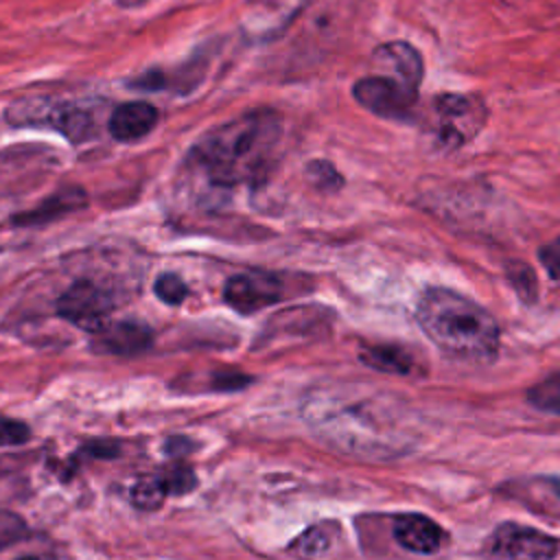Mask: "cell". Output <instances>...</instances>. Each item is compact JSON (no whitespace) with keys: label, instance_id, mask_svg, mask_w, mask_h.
<instances>
[{"label":"cell","instance_id":"cell-23","mask_svg":"<svg viewBox=\"0 0 560 560\" xmlns=\"http://www.w3.org/2000/svg\"><path fill=\"white\" fill-rule=\"evenodd\" d=\"M26 536V523L11 512H0V551Z\"/></svg>","mask_w":560,"mask_h":560},{"label":"cell","instance_id":"cell-9","mask_svg":"<svg viewBox=\"0 0 560 560\" xmlns=\"http://www.w3.org/2000/svg\"><path fill=\"white\" fill-rule=\"evenodd\" d=\"M280 298H282L280 280L262 271H247V273L232 276L223 289V300L243 315L271 306Z\"/></svg>","mask_w":560,"mask_h":560},{"label":"cell","instance_id":"cell-15","mask_svg":"<svg viewBox=\"0 0 560 560\" xmlns=\"http://www.w3.org/2000/svg\"><path fill=\"white\" fill-rule=\"evenodd\" d=\"M341 547V529L337 523H315L302 532L293 542V553L306 560H330Z\"/></svg>","mask_w":560,"mask_h":560},{"label":"cell","instance_id":"cell-11","mask_svg":"<svg viewBox=\"0 0 560 560\" xmlns=\"http://www.w3.org/2000/svg\"><path fill=\"white\" fill-rule=\"evenodd\" d=\"M374 63L381 74L396 79L398 83L407 85L409 90L418 92L422 81V57L420 52L407 42H389L374 50Z\"/></svg>","mask_w":560,"mask_h":560},{"label":"cell","instance_id":"cell-6","mask_svg":"<svg viewBox=\"0 0 560 560\" xmlns=\"http://www.w3.org/2000/svg\"><path fill=\"white\" fill-rule=\"evenodd\" d=\"M114 308L112 295L92 280L72 282L57 300V313L88 332H98L109 324Z\"/></svg>","mask_w":560,"mask_h":560},{"label":"cell","instance_id":"cell-18","mask_svg":"<svg viewBox=\"0 0 560 560\" xmlns=\"http://www.w3.org/2000/svg\"><path fill=\"white\" fill-rule=\"evenodd\" d=\"M166 490L162 486V481L155 477H147V479H140L133 488H131V503L138 508V510H158L164 499H166Z\"/></svg>","mask_w":560,"mask_h":560},{"label":"cell","instance_id":"cell-24","mask_svg":"<svg viewBox=\"0 0 560 560\" xmlns=\"http://www.w3.org/2000/svg\"><path fill=\"white\" fill-rule=\"evenodd\" d=\"M31 438V429L13 418L0 416V446H18Z\"/></svg>","mask_w":560,"mask_h":560},{"label":"cell","instance_id":"cell-17","mask_svg":"<svg viewBox=\"0 0 560 560\" xmlns=\"http://www.w3.org/2000/svg\"><path fill=\"white\" fill-rule=\"evenodd\" d=\"M527 402L545 413L560 416V374H551L536 385H532L527 392Z\"/></svg>","mask_w":560,"mask_h":560},{"label":"cell","instance_id":"cell-19","mask_svg":"<svg viewBox=\"0 0 560 560\" xmlns=\"http://www.w3.org/2000/svg\"><path fill=\"white\" fill-rule=\"evenodd\" d=\"M158 479L162 481L166 494H188L197 486L195 472L188 466H184V464L168 466L166 470L158 472Z\"/></svg>","mask_w":560,"mask_h":560},{"label":"cell","instance_id":"cell-13","mask_svg":"<svg viewBox=\"0 0 560 560\" xmlns=\"http://www.w3.org/2000/svg\"><path fill=\"white\" fill-rule=\"evenodd\" d=\"M394 538L396 542L413 553H424L431 556L440 551L444 542V532L442 527L431 521L424 514H400L394 521Z\"/></svg>","mask_w":560,"mask_h":560},{"label":"cell","instance_id":"cell-27","mask_svg":"<svg viewBox=\"0 0 560 560\" xmlns=\"http://www.w3.org/2000/svg\"><path fill=\"white\" fill-rule=\"evenodd\" d=\"M120 4H125V7H136V4H142V2H147V0H118Z\"/></svg>","mask_w":560,"mask_h":560},{"label":"cell","instance_id":"cell-21","mask_svg":"<svg viewBox=\"0 0 560 560\" xmlns=\"http://www.w3.org/2000/svg\"><path fill=\"white\" fill-rule=\"evenodd\" d=\"M508 278H510L512 287L516 289V293L525 302H534L536 300V276H534L532 267H527L523 262H512L508 267Z\"/></svg>","mask_w":560,"mask_h":560},{"label":"cell","instance_id":"cell-14","mask_svg":"<svg viewBox=\"0 0 560 560\" xmlns=\"http://www.w3.org/2000/svg\"><path fill=\"white\" fill-rule=\"evenodd\" d=\"M88 203V195L79 186H63L61 190L46 197L42 203H37L33 210L22 212L13 219L15 225H42L55 219H61L70 212H77Z\"/></svg>","mask_w":560,"mask_h":560},{"label":"cell","instance_id":"cell-25","mask_svg":"<svg viewBox=\"0 0 560 560\" xmlns=\"http://www.w3.org/2000/svg\"><path fill=\"white\" fill-rule=\"evenodd\" d=\"M538 256H540V262H542V267L547 269V273H549L556 282H560V236L553 238L551 243L542 245L540 252H538Z\"/></svg>","mask_w":560,"mask_h":560},{"label":"cell","instance_id":"cell-12","mask_svg":"<svg viewBox=\"0 0 560 560\" xmlns=\"http://www.w3.org/2000/svg\"><path fill=\"white\" fill-rule=\"evenodd\" d=\"M160 120V112L155 105L147 101H129L120 103L107 122L109 136L118 142H138L153 131Z\"/></svg>","mask_w":560,"mask_h":560},{"label":"cell","instance_id":"cell-22","mask_svg":"<svg viewBox=\"0 0 560 560\" xmlns=\"http://www.w3.org/2000/svg\"><path fill=\"white\" fill-rule=\"evenodd\" d=\"M306 173H308L311 182H313L317 188H322V190H337V188L343 184V179H341V175L337 173V168H335L330 162H326V160H315V162H311V164L306 166Z\"/></svg>","mask_w":560,"mask_h":560},{"label":"cell","instance_id":"cell-16","mask_svg":"<svg viewBox=\"0 0 560 560\" xmlns=\"http://www.w3.org/2000/svg\"><path fill=\"white\" fill-rule=\"evenodd\" d=\"M361 361L378 372L387 374H400L407 376L416 370V359L400 346L394 343H381V346H365L359 352Z\"/></svg>","mask_w":560,"mask_h":560},{"label":"cell","instance_id":"cell-2","mask_svg":"<svg viewBox=\"0 0 560 560\" xmlns=\"http://www.w3.org/2000/svg\"><path fill=\"white\" fill-rule=\"evenodd\" d=\"M282 133L280 112L256 107L201 133L190 158L214 186L254 184L271 171Z\"/></svg>","mask_w":560,"mask_h":560},{"label":"cell","instance_id":"cell-26","mask_svg":"<svg viewBox=\"0 0 560 560\" xmlns=\"http://www.w3.org/2000/svg\"><path fill=\"white\" fill-rule=\"evenodd\" d=\"M164 451L173 457H179V455H186V453L195 451V442H190L188 438H171V440H166Z\"/></svg>","mask_w":560,"mask_h":560},{"label":"cell","instance_id":"cell-4","mask_svg":"<svg viewBox=\"0 0 560 560\" xmlns=\"http://www.w3.org/2000/svg\"><path fill=\"white\" fill-rule=\"evenodd\" d=\"M488 120V107L477 94L446 92L431 101L429 131L440 149H459L477 138Z\"/></svg>","mask_w":560,"mask_h":560},{"label":"cell","instance_id":"cell-1","mask_svg":"<svg viewBox=\"0 0 560 560\" xmlns=\"http://www.w3.org/2000/svg\"><path fill=\"white\" fill-rule=\"evenodd\" d=\"M304 418L322 442L361 459H396L418 440L398 398L354 383H335L311 392Z\"/></svg>","mask_w":560,"mask_h":560},{"label":"cell","instance_id":"cell-10","mask_svg":"<svg viewBox=\"0 0 560 560\" xmlns=\"http://www.w3.org/2000/svg\"><path fill=\"white\" fill-rule=\"evenodd\" d=\"M153 343V332L147 324L136 319L109 322L96 332L98 352L114 357H138L147 352Z\"/></svg>","mask_w":560,"mask_h":560},{"label":"cell","instance_id":"cell-8","mask_svg":"<svg viewBox=\"0 0 560 560\" xmlns=\"http://www.w3.org/2000/svg\"><path fill=\"white\" fill-rule=\"evenodd\" d=\"M352 96L361 107H365L368 112L381 118L405 120L411 116L418 92L409 90L407 85L398 83L392 77L370 74L354 83Z\"/></svg>","mask_w":560,"mask_h":560},{"label":"cell","instance_id":"cell-7","mask_svg":"<svg viewBox=\"0 0 560 560\" xmlns=\"http://www.w3.org/2000/svg\"><path fill=\"white\" fill-rule=\"evenodd\" d=\"M488 553L494 560H553L558 540L529 525L501 523L488 538Z\"/></svg>","mask_w":560,"mask_h":560},{"label":"cell","instance_id":"cell-28","mask_svg":"<svg viewBox=\"0 0 560 560\" xmlns=\"http://www.w3.org/2000/svg\"><path fill=\"white\" fill-rule=\"evenodd\" d=\"M20 560H37V558H20Z\"/></svg>","mask_w":560,"mask_h":560},{"label":"cell","instance_id":"cell-3","mask_svg":"<svg viewBox=\"0 0 560 560\" xmlns=\"http://www.w3.org/2000/svg\"><path fill=\"white\" fill-rule=\"evenodd\" d=\"M416 319L422 332L455 359L490 361L499 350L497 319L453 289L427 287L418 298Z\"/></svg>","mask_w":560,"mask_h":560},{"label":"cell","instance_id":"cell-20","mask_svg":"<svg viewBox=\"0 0 560 560\" xmlns=\"http://www.w3.org/2000/svg\"><path fill=\"white\" fill-rule=\"evenodd\" d=\"M155 295L162 300V302H166V304H171V306H177V304H182L184 300H186V295H188V287H186V282L177 276V273H162L158 280H155Z\"/></svg>","mask_w":560,"mask_h":560},{"label":"cell","instance_id":"cell-5","mask_svg":"<svg viewBox=\"0 0 560 560\" xmlns=\"http://www.w3.org/2000/svg\"><path fill=\"white\" fill-rule=\"evenodd\" d=\"M7 118L13 125L46 127L61 133L66 140L79 144L88 142L96 133V118L88 107L63 98H28L7 109Z\"/></svg>","mask_w":560,"mask_h":560}]
</instances>
